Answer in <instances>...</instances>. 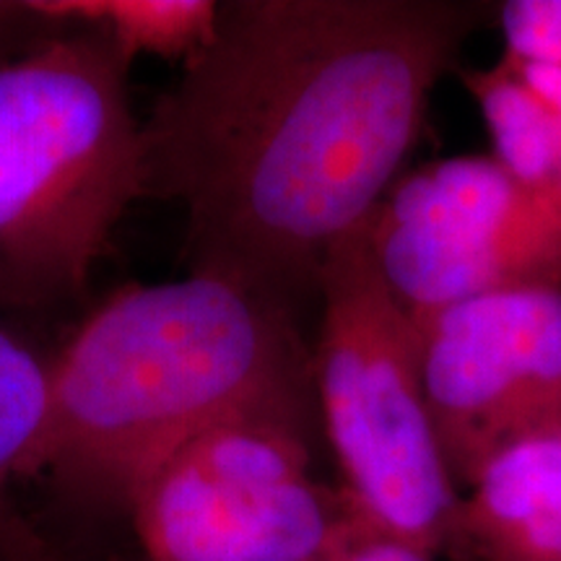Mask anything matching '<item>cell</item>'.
<instances>
[{"mask_svg":"<svg viewBox=\"0 0 561 561\" xmlns=\"http://www.w3.org/2000/svg\"><path fill=\"white\" fill-rule=\"evenodd\" d=\"M507 55L561 68V0H510L500 9Z\"/></svg>","mask_w":561,"mask_h":561,"instance_id":"cell-12","label":"cell"},{"mask_svg":"<svg viewBox=\"0 0 561 561\" xmlns=\"http://www.w3.org/2000/svg\"><path fill=\"white\" fill-rule=\"evenodd\" d=\"M50 403V359L0 322V561H53L45 541L13 507L26 481Z\"/></svg>","mask_w":561,"mask_h":561,"instance_id":"cell-10","label":"cell"},{"mask_svg":"<svg viewBox=\"0 0 561 561\" xmlns=\"http://www.w3.org/2000/svg\"><path fill=\"white\" fill-rule=\"evenodd\" d=\"M411 318L515 289H561V210L494 157H455L392 182L367 227Z\"/></svg>","mask_w":561,"mask_h":561,"instance_id":"cell-6","label":"cell"},{"mask_svg":"<svg viewBox=\"0 0 561 561\" xmlns=\"http://www.w3.org/2000/svg\"><path fill=\"white\" fill-rule=\"evenodd\" d=\"M55 26L58 21L45 16L34 0H0V58L26 50Z\"/></svg>","mask_w":561,"mask_h":561,"instance_id":"cell-14","label":"cell"},{"mask_svg":"<svg viewBox=\"0 0 561 561\" xmlns=\"http://www.w3.org/2000/svg\"><path fill=\"white\" fill-rule=\"evenodd\" d=\"M312 362L320 424L356 520L447 557L460 489L426 403L419 325L377 268L367 229L322 271Z\"/></svg>","mask_w":561,"mask_h":561,"instance_id":"cell-4","label":"cell"},{"mask_svg":"<svg viewBox=\"0 0 561 561\" xmlns=\"http://www.w3.org/2000/svg\"><path fill=\"white\" fill-rule=\"evenodd\" d=\"M413 320L432 424L460 491L512 445L561 430V289L486 294Z\"/></svg>","mask_w":561,"mask_h":561,"instance_id":"cell-7","label":"cell"},{"mask_svg":"<svg viewBox=\"0 0 561 561\" xmlns=\"http://www.w3.org/2000/svg\"><path fill=\"white\" fill-rule=\"evenodd\" d=\"M468 94L481 107L494 159L512 178L561 210V107L533 89L507 55L466 70Z\"/></svg>","mask_w":561,"mask_h":561,"instance_id":"cell-9","label":"cell"},{"mask_svg":"<svg viewBox=\"0 0 561 561\" xmlns=\"http://www.w3.org/2000/svg\"><path fill=\"white\" fill-rule=\"evenodd\" d=\"M312 434L234 419L172 455L130 504L146 561H310L351 520L341 486L312 471Z\"/></svg>","mask_w":561,"mask_h":561,"instance_id":"cell-5","label":"cell"},{"mask_svg":"<svg viewBox=\"0 0 561 561\" xmlns=\"http://www.w3.org/2000/svg\"><path fill=\"white\" fill-rule=\"evenodd\" d=\"M130 66L107 34L76 24L0 58V314L83 297L144 201Z\"/></svg>","mask_w":561,"mask_h":561,"instance_id":"cell-3","label":"cell"},{"mask_svg":"<svg viewBox=\"0 0 561 561\" xmlns=\"http://www.w3.org/2000/svg\"><path fill=\"white\" fill-rule=\"evenodd\" d=\"M234 419L322 426L301 320L206 273L125 286L50 359V403L26 481L128 517L174 453Z\"/></svg>","mask_w":561,"mask_h":561,"instance_id":"cell-2","label":"cell"},{"mask_svg":"<svg viewBox=\"0 0 561 561\" xmlns=\"http://www.w3.org/2000/svg\"><path fill=\"white\" fill-rule=\"evenodd\" d=\"M479 9L445 0H229L144 121V198L185 214L187 273L301 320L369 227Z\"/></svg>","mask_w":561,"mask_h":561,"instance_id":"cell-1","label":"cell"},{"mask_svg":"<svg viewBox=\"0 0 561 561\" xmlns=\"http://www.w3.org/2000/svg\"><path fill=\"white\" fill-rule=\"evenodd\" d=\"M310 561H328L325 557H320V559H310Z\"/></svg>","mask_w":561,"mask_h":561,"instance_id":"cell-15","label":"cell"},{"mask_svg":"<svg viewBox=\"0 0 561 561\" xmlns=\"http://www.w3.org/2000/svg\"><path fill=\"white\" fill-rule=\"evenodd\" d=\"M328 561H437L432 553L416 549V546L398 541L385 533L367 528L351 512V520L335 543L325 553Z\"/></svg>","mask_w":561,"mask_h":561,"instance_id":"cell-13","label":"cell"},{"mask_svg":"<svg viewBox=\"0 0 561 561\" xmlns=\"http://www.w3.org/2000/svg\"><path fill=\"white\" fill-rule=\"evenodd\" d=\"M455 561H561V430L496 455L460 491Z\"/></svg>","mask_w":561,"mask_h":561,"instance_id":"cell-8","label":"cell"},{"mask_svg":"<svg viewBox=\"0 0 561 561\" xmlns=\"http://www.w3.org/2000/svg\"><path fill=\"white\" fill-rule=\"evenodd\" d=\"M58 24L100 30L130 62L138 55L187 62L219 24L216 0H34Z\"/></svg>","mask_w":561,"mask_h":561,"instance_id":"cell-11","label":"cell"}]
</instances>
